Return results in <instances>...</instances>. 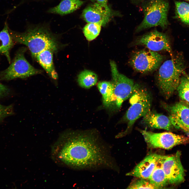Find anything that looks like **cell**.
<instances>
[{
    "label": "cell",
    "mask_w": 189,
    "mask_h": 189,
    "mask_svg": "<svg viewBox=\"0 0 189 189\" xmlns=\"http://www.w3.org/2000/svg\"><path fill=\"white\" fill-rule=\"evenodd\" d=\"M112 15V11L108 7L96 3L84 9L82 16L88 23H96L104 26L109 22Z\"/></svg>",
    "instance_id": "cell-13"
},
{
    "label": "cell",
    "mask_w": 189,
    "mask_h": 189,
    "mask_svg": "<svg viewBox=\"0 0 189 189\" xmlns=\"http://www.w3.org/2000/svg\"><path fill=\"white\" fill-rule=\"evenodd\" d=\"M185 67L183 57L180 54L172 56L160 67L156 81L160 91L166 99L177 89L181 76L185 73Z\"/></svg>",
    "instance_id": "cell-3"
},
{
    "label": "cell",
    "mask_w": 189,
    "mask_h": 189,
    "mask_svg": "<svg viewBox=\"0 0 189 189\" xmlns=\"http://www.w3.org/2000/svg\"><path fill=\"white\" fill-rule=\"evenodd\" d=\"M14 41L11 35L7 23L0 32V53L4 55L10 63V52L14 44Z\"/></svg>",
    "instance_id": "cell-20"
},
{
    "label": "cell",
    "mask_w": 189,
    "mask_h": 189,
    "mask_svg": "<svg viewBox=\"0 0 189 189\" xmlns=\"http://www.w3.org/2000/svg\"><path fill=\"white\" fill-rule=\"evenodd\" d=\"M97 3L106 7H108L107 5L108 0H96Z\"/></svg>",
    "instance_id": "cell-28"
},
{
    "label": "cell",
    "mask_w": 189,
    "mask_h": 189,
    "mask_svg": "<svg viewBox=\"0 0 189 189\" xmlns=\"http://www.w3.org/2000/svg\"><path fill=\"white\" fill-rule=\"evenodd\" d=\"M187 0V1H189V0Z\"/></svg>",
    "instance_id": "cell-31"
},
{
    "label": "cell",
    "mask_w": 189,
    "mask_h": 189,
    "mask_svg": "<svg viewBox=\"0 0 189 189\" xmlns=\"http://www.w3.org/2000/svg\"><path fill=\"white\" fill-rule=\"evenodd\" d=\"M177 90L180 97L189 102V73L181 76Z\"/></svg>",
    "instance_id": "cell-22"
},
{
    "label": "cell",
    "mask_w": 189,
    "mask_h": 189,
    "mask_svg": "<svg viewBox=\"0 0 189 189\" xmlns=\"http://www.w3.org/2000/svg\"><path fill=\"white\" fill-rule=\"evenodd\" d=\"M162 105L169 112L173 126L189 135V106L187 103L180 101L172 105L163 103Z\"/></svg>",
    "instance_id": "cell-11"
},
{
    "label": "cell",
    "mask_w": 189,
    "mask_h": 189,
    "mask_svg": "<svg viewBox=\"0 0 189 189\" xmlns=\"http://www.w3.org/2000/svg\"><path fill=\"white\" fill-rule=\"evenodd\" d=\"M169 3L167 0H146L142 7L144 19L137 27L135 32L138 33L153 27L159 26L163 29L169 24L168 13Z\"/></svg>",
    "instance_id": "cell-5"
},
{
    "label": "cell",
    "mask_w": 189,
    "mask_h": 189,
    "mask_svg": "<svg viewBox=\"0 0 189 189\" xmlns=\"http://www.w3.org/2000/svg\"><path fill=\"white\" fill-rule=\"evenodd\" d=\"M26 50V48H23L17 51L10 65L0 73L2 79L23 78L42 73L41 70L34 68L27 60L24 56Z\"/></svg>",
    "instance_id": "cell-6"
},
{
    "label": "cell",
    "mask_w": 189,
    "mask_h": 189,
    "mask_svg": "<svg viewBox=\"0 0 189 189\" xmlns=\"http://www.w3.org/2000/svg\"><path fill=\"white\" fill-rule=\"evenodd\" d=\"M77 81L81 87L86 88H89L96 85L98 81V77L94 72L88 70H85L79 74Z\"/></svg>",
    "instance_id": "cell-21"
},
{
    "label": "cell",
    "mask_w": 189,
    "mask_h": 189,
    "mask_svg": "<svg viewBox=\"0 0 189 189\" xmlns=\"http://www.w3.org/2000/svg\"><path fill=\"white\" fill-rule=\"evenodd\" d=\"M164 59L162 55L156 51L144 49L135 53L130 59L129 63L136 71L146 73L157 69Z\"/></svg>",
    "instance_id": "cell-9"
},
{
    "label": "cell",
    "mask_w": 189,
    "mask_h": 189,
    "mask_svg": "<svg viewBox=\"0 0 189 189\" xmlns=\"http://www.w3.org/2000/svg\"><path fill=\"white\" fill-rule=\"evenodd\" d=\"M142 122L151 128L167 130H171L173 126L169 117L151 110L143 117Z\"/></svg>",
    "instance_id": "cell-15"
},
{
    "label": "cell",
    "mask_w": 189,
    "mask_h": 189,
    "mask_svg": "<svg viewBox=\"0 0 189 189\" xmlns=\"http://www.w3.org/2000/svg\"><path fill=\"white\" fill-rule=\"evenodd\" d=\"M180 151L174 155L166 156L163 164V168L168 183L177 184L184 181L185 171L182 164Z\"/></svg>",
    "instance_id": "cell-12"
},
{
    "label": "cell",
    "mask_w": 189,
    "mask_h": 189,
    "mask_svg": "<svg viewBox=\"0 0 189 189\" xmlns=\"http://www.w3.org/2000/svg\"><path fill=\"white\" fill-rule=\"evenodd\" d=\"M107 147L92 130H68L62 133L52 147L56 162L74 169L113 168Z\"/></svg>",
    "instance_id": "cell-1"
},
{
    "label": "cell",
    "mask_w": 189,
    "mask_h": 189,
    "mask_svg": "<svg viewBox=\"0 0 189 189\" xmlns=\"http://www.w3.org/2000/svg\"><path fill=\"white\" fill-rule=\"evenodd\" d=\"M54 52V51L51 49H46L38 54L35 58L50 77L54 80H56L58 79V76L53 62Z\"/></svg>",
    "instance_id": "cell-16"
},
{
    "label": "cell",
    "mask_w": 189,
    "mask_h": 189,
    "mask_svg": "<svg viewBox=\"0 0 189 189\" xmlns=\"http://www.w3.org/2000/svg\"><path fill=\"white\" fill-rule=\"evenodd\" d=\"M130 106L122 119L127 127L124 132L117 135L120 137L130 131L135 121L143 117L151 110L152 103L151 95L145 87L139 84H134L132 92L129 97Z\"/></svg>",
    "instance_id": "cell-4"
},
{
    "label": "cell",
    "mask_w": 189,
    "mask_h": 189,
    "mask_svg": "<svg viewBox=\"0 0 189 189\" xmlns=\"http://www.w3.org/2000/svg\"><path fill=\"white\" fill-rule=\"evenodd\" d=\"M149 147L169 149L177 145L189 143V137L169 132L154 133L139 130Z\"/></svg>",
    "instance_id": "cell-8"
},
{
    "label": "cell",
    "mask_w": 189,
    "mask_h": 189,
    "mask_svg": "<svg viewBox=\"0 0 189 189\" xmlns=\"http://www.w3.org/2000/svg\"><path fill=\"white\" fill-rule=\"evenodd\" d=\"M166 156L160 155L153 171L147 179L158 189L164 187L168 183L163 168V164Z\"/></svg>",
    "instance_id": "cell-17"
},
{
    "label": "cell",
    "mask_w": 189,
    "mask_h": 189,
    "mask_svg": "<svg viewBox=\"0 0 189 189\" xmlns=\"http://www.w3.org/2000/svg\"><path fill=\"white\" fill-rule=\"evenodd\" d=\"M101 25L94 23H88L84 27L83 32L87 40L91 41L95 39L100 32Z\"/></svg>",
    "instance_id": "cell-24"
},
{
    "label": "cell",
    "mask_w": 189,
    "mask_h": 189,
    "mask_svg": "<svg viewBox=\"0 0 189 189\" xmlns=\"http://www.w3.org/2000/svg\"><path fill=\"white\" fill-rule=\"evenodd\" d=\"M134 45H142L153 51L165 50L172 57V52L170 42L165 33L155 30L137 38L133 44Z\"/></svg>",
    "instance_id": "cell-10"
},
{
    "label": "cell",
    "mask_w": 189,
    "mask_h": 189,
    "mask_svg": "<svg viewBox=\"0 0 189 189\" xmlns=\"http://www.w3.org/2000/svg\"><path fill=\"white\" fill-rule=\"evenodd\" d=\"M160 155L156 153L148 155L126 175L147 180L153 171Z\"/></svg>",
    "instance_id": "cell-14"
},
{
    "label": "cell",
    "mask_w": 189,
    "mask_h": 189,
    "mask_svg": "<svg viewBox=\"0 0 189 189\" xmlns=\"http://www.w3.org/2000/svg\"><path fill=\"white\" fill-rule=\"evenodd\" d=\"M110 65L114 86V102L112 111H117L124 101L130 96L134 85L133 80L118 71L115 63L111 61Z\"/></svg>",
    "instance_id": "cell-7"
},
{
    "label": "cell",
    "mask_w": 189,
    "mask_h": 189,
    "mask_svg": "<svg viewBox=\"0 0 189 189\" xmlns=\"http://www.w3.org/2000/svg\"><path fill=\"white\" fill-rule=\"evenodd\" d=\"M92 1H96V0H91Z\"/></svg>",
    "instance_id": "cell-30"
},
{
    "label": "cell",
    "mask_w": 189,
    "mask_h": 189,
    "mask_svg": "<svg viewBox=\"0 0 189 189\" xmlns=\"http://www.w3.org/2000/svg\"><path fill=\"white\" fill-rule=\"evenodd\" d=\"M8 110V109L6 107H4L0 104V118L7 113Z\"/></svg>",
    "instance_id": "cell-26"
},
{
    "label": "cell",
    "mask_w": 189,
    "mask_h": 189,
    "mask_svg": "<svg viewBox=\"0 0 189 189\" xmlns=\"http://www.w3.org/2000/svg\"><path fill=\"white\" fill-rule=\"evenodd\" d=\"M14 42L27 46L34 57L42 51L50 49L56 51L60 45L56 36L49 30L42 27L30 28L23 33L9 30Z\"/></svg>",
    "instance_id": "cell-2"
},
{
    "label": "cell",
    "mask_w": 189,
    "mask_h": 189,
    "mask_svg": "<svg viewBox=\"0 0 189 189\" xmlns=\"http://www.w3.org/2000/svg\"><path fill=\"white\" fill-rule=\"evenodd\" d=\"M175 3L177 16L182 22L189 24V4L179 1H176Z\"/></svg>",
    "instance_id": "cell-23"
},
{
    "label": "cell",
    "mask_w": 189,
    "mask_h": 189,
    "mask_svg": "<svg viewBox=\"0 0 189 189\" xmlns=\"http://www.w3.org/2000/svg\"><path fill=\"white\" fill-rule=\"evenodd\" d=\"M132 2L135 3H139L143 2L145 0H130Z\"/></svg>",
    "instance_id": "cell-29"
},
{
    "label": "cell",
    "mask_w": 189,
    "mask_h": 189,
    "mask_svg": "<svg viewBox=\"0 0 189 189\" xmlns=\"http://www.w3.org/2000/svg\"><path fill=\"white\" fill-rule=\"evenodd\" d=\"M81 0H61L57 6L50 9L48 12L63 15L72 13L83 3Z\"/></svg>",
    "instance_id": "cell-19"
},
{
    "label": "cell",
    "mask_w": 189,
    "mask_h": 189,
    "mask_svg": "<svg viewBox=\"0 0 189 189\" xmlns=\"http://www.w3.org/2000/svg\"><path fill=\"white\" fill-rule=\"evenodd\" d=\"M102 97L104 106L112 110L114 102V86L112 82L104 81L99 82L97 85Z\"/></svg>",
    "instance_id": "cell-18"
},
{
    "label": "cell",
    "mask_w": 189,
    "mask_h": 189,
    "mask_svg": "<svg viewBox=\"0 0 189 189\" xmlns=\"http://www.w3.org/2000/svg\"><path fill=\"white\" fill-rule=\"evenodd\" d=\"M7 90L6 87L0 83V96L4 94Z\"/></svg>",
    "instance_id": "cell-27"
},
{
    "label": "cell",
    "mask_w": 189,
    "mask_h": 189,
    "mask_svg": "<svg viewBox=\"0 0 189 189\" xmlns=\"http://www.w3.org/2000/svg\"><path fill=\"white\" fill-rule=\"evenodd\" d=\"M132 182L128 186V189H158L147 180L138 178Z\"/></svg>",
    "instance_id": "cell-25"
}]
</instances>
